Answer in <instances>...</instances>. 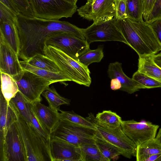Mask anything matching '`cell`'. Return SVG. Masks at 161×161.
<instances>
[{
  "label": "cell",
  "instance_id": "obj_1",
  "mask_svg": "<svg viewBox=\"0 0 161 161\" xmlns=\"http://www.w3.org/2000/svg\"><path fill=\"white\" fill-rule=\"evenodd\" d=\"M15 25L19 40L18 56L24 61L36 54L44 55L45 41L54 33H69L85 40L83 29L67 21L30 17L20 13L16 15Z\"/></svg>",
  "mask_w": 161,
  "mask_h": 161
},
{
  "label": "cell",
  "instance_id": "obj_2",
  "mask_svg": "<svg viewBox=\"0 0 161 161\" xmlns=\"http://www.w3.org/2000/svg\"><path fill=\"white\" fill-rule=\"evenodd\" d=\"M116 22L128 45L139 57L154 55L161 51V44L150 25L128 17L116 19Z\"/></svg>",
  "mask_w": 161,
  "mask_h": 161
},
{
  "label": "cell",
  "instance_id": "obj_3",
  "mask_svg": "<svg viewBox=\"0 0 161 161\" xmlns=\"http://www.w3.org/2000/svg\"><path fill=\"white\" fill-rule=\"evenodd\" d=\"M9 104L15 115V122L24 147L26 161H51L50 142L42 136L31 123L25 121L11 102Z\"/></svg>",
  "mask_w": 161,
  "mask_h": 161
},
{
  "label": "cell",
  "instance_id": "obj_4",
  "mask_svg": "<svg viewBox=\"0 0 161 161\" xmlns=\"http://www.w3.org/2000/svg\"><path fill=\"white\" fill-rule=\"evenodd\" d=\"M43 52L44 55L54 61L72 81L87 87L90 86L92 80L87 67L56 47L45 45Z\"/></svg>",
  "mask_w": 161,
  "mask_h": 161
},
{
  "label": "cell",
  "instance_id": "obj_5",
  "mask_svg": "<svg viewBox=\"0 0 161 161\" xmlns=\"http://www.w3.org/2000/svg\"><path fill=\"white\" fill-rule=\"evenodd\" d=\"M86 118L94 125L97 137L117 148L126 158H130L136 156V145L125 134L121 126L115 129L105 127L98 122L92 113H89Z\"/></svg>",
  "mask_w": 161,
  "mask_h": 161
},
{
  "label": "cell",
  "instance_id": "obj_6",
  "mask_svg": "<svg viewBox=\"0 0 161 161\" xmlns=\"http://www.w3.org/2000/svg\"><path fill=\"white\" fill-rule=\"evenodd\" d=\"M34 17L53 20L72 17L77 11L76 4L65 0H28Z\"/></svg>",
  "mask_w": 161,
  "mask_h": 161
},
{
  "label": "cell",
  "instance_id": "obj_7",
  "mask_svg": "<svg viewBox=\"0 0 161 161\" xmlns=\"http://www.w3.org/2000/svg\"><path fill=\"white\" fill-rule=\"evenodd\" d=\"M96 129L83 127L60 120L50 134L51 138L66 141L77 147L96 143Z\"/></svg>",
  "mask_w": 161,
  "mask_h": 161
},
{
  "label": "cell",
  "instance_id": "obj_8",
  "mask_svg": "<svg viewBox=\"0 0 161 161\" xmlns=\"http://www.w3.org/2000/svg\"><path fill=\"white\" fill-rule=\"evenodd\" d=\"M44 44L56 47L78 61L79 57L90 49V44L86 40L64 32L51 34L47 38Z\"/></svg>",
  "mask_w": 161,
  "mask_h": 161
},
{
  "label": "cell",
  "instance_id": "obj_9",
  "mask_svg": "<svg viewBox=\"0 0 161 161\" xmlns=\"http://www.w3.org/2000/svg\"><path fill=\"white\" fill-rule=\"evenodd\" d=\"M13 77L19 91L31 103L41 102L42 93L52 84L46 79L26 70Z\"/></svg>",
  "mask_w": 161,
  "mask_h": 161
},
{
  "label": "cell",
  "instance_id": "obj_10",
  "mask_svg": "<svg viewBox=\"0 0 161 161\" xmlns=\"http://www.w3.org/2000/svg\"><path fill=\"white\" fill-rule=\"evenodd\" d=\"M83 32L86 40L90 44L95 42L116 41L128 43L119 29L116 19L93 23Z\"/></svg>",
  "mask_w": 161,
  "mask_h": 161
},
{
  "label": "cell",
  "instance_id": "obj_11",
  "mask_svg": "<svg viewBox=\"0 0 161 161\" xmlns=\"http://www.w3.org/2000/svg\"><path fill=\"white\" fill-rule=\"evenodd\" d=\"M77 8L78 14L84 19L96 23L112 19L116 14L115 0H86Z\"/></svg>",
  "mask_w": 161,
  "mask_h": 161
},
{
  "label": "cell",
  "instance_id": "obj_12",
  "mask_svg": "<svg viewBox=\"0 0 161 161\" xmlns=\"http://www.w3.org/2000/svg\"><path fill=\"white\" fill-rule=\"evenodd\" d=\"M0 161H26L23 144L15 121L8 130L2 148Z\"/></svg>",
  "mask_w": 161,
  "mask_h": 161
},
{
  "label": "cell",
  "instance_id": "obj_13",
  "mask_svg": "<svg viewBox=\"0 0 161 161\" xmlns=\"http://www.w3.org/2000/svg\"><path fill=\"white\" fill-rule=\"evenodd\" d=\"M121 127L125 134L137 146L155 138L159 126L149 121L138 122L132 119L122 120Z\"/></svg>",
  "mask_w": 161,
  "mask_h": 161
},
{
  "label": "cell",
  "instance_id": "obj_14",
  "mask_svg": "<svg viewBox=\"0 0 161 161\" xmlns=\"http://www.w3.org/2000/svg\"><path fill=\"white\" fill-rule=\"evenodd\" d=\"M19 56L0 34V71L12 77L23 70Z\"/></svg>",
  "mask_w": 161,
  "mask_h": 161
},
{
  "label": "cell",
  "instance_id": "obj_15",
  "mask_svg": "<svg viewBox=\"0 0 161 161\" xmlns=\"http://www.w3.org/2000/svg\"><path fill=\"white\" fill-rule=\"evenodd\" d=\"M50 148L51 161H80V147L66 141L51 138Z\"/></svg>",
  "mask_w": 161,
  "mask_h": 161
},
{
  "label": "cell",
  "instance_id": "obj_16",
  "mask_svg": "<svg viewBox=\"0 0 161 161\" xmlns=\"http://www.w3.org/2000/svg\"><path fill=\"white\" fill-rule=\"evenodd\" d=\"M31 108L35 116L50 135L60 121L58 112L40 101L30 103Z\"/></svg>",
  "mask_w": 161,
  "mask_h": 161
},
{
  "label": "cell",
  "instance_id": "obj_17",
  "mask_svg": "<svg viewBox=\"0 0 161 161\" xmlns=\"http://www.w3.org/2000/svg\"><path fill=\"white\" fill-rule=\"evenodd\" d=\"M109 78H116L121 83V87L120 90L132 94L145 87L128 77L123 72L122 64L119 62L110 63L107 70Z\"/></svg>",
  "mask_w": 161,
  "mask_h": 161
},
{
  "label": "cell",
  "instance_id": "obj_18",
  "mask_svg": "<svg viewBox=\"0 0 161 161\" xmlns=\"http://www.w3.org/2000/svg\"><path fill=\"white\" fill-rule=\"evenodd\" d=\"M16 121L14 112L1 92L0 95V148H2L8 131Z\"/></svg>",
  "mask_w": 161,
  "mask_h": 161
},
{
  "label": "cell",
  "instance_id": "obj_19",
  "mask_svg": "<svg viewBox=\"0 0 161 161\" xmlns=\"http://www.w3.org/2000/svg\"><path fill=\"white\" fill-rule=\"evenodd\" d=\"M0 34H1L12 48L19 55V40L15 24L10 21L0 22Z\"/></svg>",
  "mask_w": 161,
  "mask_h": 161
},
{
  "label": "cell",
  "instance_id": "obj_20",
  "mask_svg": "<svg viewBox=\"0 0 161 161\" xmlns=\"http://www.w3.org/2000/svg\"><path fill=\"white\" fill-rule=\"evenodd\" d=\"M137 71L161 82V68L154 62L153 55L139 57Z\"/></svg>",
  "mask_w": 161,
  "mask_h": 161
},
{
  "label": "cell",
  "instance_id": "obj_21",
  "mask_svg": "<svg viewBox=\"0 0 161 161\" xmlns=\"http://www.w3.org/2000/svg\"><path fill=\"white\" fill-rule=\"evenodd\" d=\"M19 62L23 70L35 74L48 80L52 83L72 81L69 77L63 73H57L39 68L28 64L25 61L20 60Z\"/></svg>",
  "mask_w": 161,
  "mask_h": 161
},
{
  "label": "cell",
  "instance_id": "obj_22",
  "mask_svg": "<svg viewBox=\"0 0 161 161\" xmlns=\"http://www.w3.org/2000/svg\"><path fill=\"white\" fill-rule=\"evenodd\" d=\"M161 153V143L156 138L149 139L137 146V161H145L150 157Z\"/></svg>",
  "mask_w": 161,
  "mask_h": 161
},
{
  "label": "cell",
  "instance_id": "obj_23",
  "mask_svg": "<svg viewBox=\"0 0 161 161\" xmlns=\"http://www.w3.org/2000/svg\"><path fill=\"white\" fill-rule=\"evenodd\" d=\"M42 95L47 102L49 106L57 112L60 110L61 105L70 104V100L60 96L53 86H49L43 92Z\"/></svg>",
  "mask_w": 161,
  "mask_h": 161
},
{
  "label": "cell",
  "instance_id": "obj_24",
  "mask_svg": "<svg viewBox=\"0 0 161 161\" xmlns=\"http://www.w3.org/2000/svg\"><path fill=\"white\" fill-rule=\"evenodd\" d=\"M25 61L28 64L39 68L53 73H64L54 61L44 55L36 54Z\"/></svg>",
  "mask_w": 161,
  "mask_h": 161
},
{
  "label": "cell",
  "instance_id": "obj_25",
  "mask_svg": "<svg viewBox=\"0 0 161 161\" xmlns=\"http://www.w3.org/2000/svg\"><path fill=\"white\" fill-rule=\"evenodd\" d=\"M0 74L1 92L9 104L11 99L19 91L18 86L12 76L4 73L0 72Z\"/></svg>",
  "mask_w": 161,
  "mask_h": 161
},
{
  "label": "cell",
  "instance_id": "obj_26",
  "mask_svg": "<svg viewBox=\"0 0 161 161\" xmlns=\"http://www.w3.org/2000/svg\"><path fill=\"white\" fill-rule=\"evenodd\" d=\"M79 147L80 161H108L103 155L96 143L86 144Z\"/></svg>",
  "mask_w": 161,
  "mask_h": 161
},
{
  "label": "cell",
  "instance_id": "obj_27",
  "mask_svg": "<svg viewBox=\"0 0 161 161\" xmlns=\"http://www.w3.org/2000/svg\"><path fill=\"white\" fill-rule=\"evenodd\" d=\"M95 117L102 126L111 129H115L121 126V117L115 112L111 110H103L98 113Z\"/></svg>",
  "mask_w": 161,
  "mask_h": 161
},
{
  "label": "cell",
  "instance_id": "obj_28",
  "mask_svg": "<svg viewBox=\"0 0 161 161\" xmlns=\"http://www.w3.org/2000/svg\"><path fill=\"white\" fill-rule=\"evenodd\" d=\"M27 122L31 123L30 103L19 91L10 101Z\"/></svg>",
  "mask_w": 161,
  "mask_h": 161
},
{
  "label": "cell",
  "instance_id": "obj_29",
  "mask_svg": "<svg viewBox=\"0 0 161 161\" xmlns=\"http://www.w3.org/2000/svg\"><path fill=\"white\" fill-rule=\"evenodd\" d=\"M58 115L60 120H65L79 126L95 129L94 125L86 118L75 113L73 111H66L60 110Z\"/></svg>",
  "mask_w": 161,
  "mask_h": 161
},
{
  "label": "cell",
  "instance_id": "obj_30",
  "mask_svg": "<svg viewBox=\"0 0 161 161\" xmlns=\"http://www.w3.org/2000/svg\"><path fill=\"white\" fill-rule=\"evenodd\" d=\"M96 143L103 155L108 160H116L120 155V151L114 146L96 137Z\"/></svg>",
  "mask_w": 161,
  "mask_h": 161
},
{
  "label": "cell",
  "instance_id": "obj_31",
  "mask_svg": "<svg viewBox=\"0 0 161 161\" xmlns=\"http://www.w3.org/2000/svg\"><path fill=\"white\" fill-rule=\"evenodd\" d=\"M103 48V45H100L95 49H89L79 57L78 61L87 67L93 63L100 62L104 56Z\"/></svg>",
  "mask_w": 161,
  "mask_h": 161
},
{
  "label": "cell",
  "instance_id": "obj_32",
  "mask_svg": "<svg viewBox=\"0 0 161 161\" xmlns=\"http://www.w3.org/2000/svg\"><path fill=\"white\" fill-rule=\"evenodd\" d=\"M142 0H126V13L127 17L139 20L142 17Z\"/></svg>",
  "mask_w": 161,
  "mask_h": 161
},
{
  "label": "cell",
  "instance_id": "obj_33",
  "mask_svg": "<svg viewBox=\"0 0 161 161\" xmlns=\"http://www.w3.org/2000/svg\"><path fill=\"white\" fill-rule=\"evenodd\" d=\"M132 79L146 88L161 87V82L137 70L133 74Z\"/></svg>",
  "mask_w": 161,
  "mask_h": 161
},
{
  "label": "cell",
  "instance_id": "obj_34",
  "mask_svg": "<svg viewBox=\"0 0 161 161\" xmlns=\"http://www.w3.org/2000/svg\"><path fill=\"white\" fill-rule=\"evenodd\" d=\"M13 0L17 7L20 13L27 17H34L28 0Z\"/></svg>",
  "mask_w": 161,
  "mask_h": 161
},
{
  "label": "cell",
  "instance_id": "obj_35",
  "mask_svg": "<svg viewBox=\"0 0 161 161\" xmlns=\"http://www.w3.org/2000/svg\"><path fill=\"white\" fill-rule=\"evenodd\" d=\"M16 18L13 12L0 2V22L10 21L15 24Z\"/></svg>",
  "mask_w": 161,
  "mask_h": 161
},
{
  "label": "cell",
  "instance_id": "obj_36",
  "mask_svg": "<svg viewBox=\"0 0 161 161\" xmlns=\"http://www.w3.org/2000/svg\"><path fill=\"white\" fill-rule=\"evenodd\" d=\"M161 19V0H157L153 9L146 21L150 24L154 21Z\"/></svg>",
  "mask_w": 161,
  "mask_h": 161
},
{
  "label": "cell",
  "instance_id": "obj_37",
  "mask_svg": "<svg viewBox=\"0 0 161 161\" xmlns=\"http://www.w3.org/2000/svg\"><path fill=\"white\" fill-rule=\"evenodd\" d=\"M115 3L116 19H119L127 17L126 13V0H116Z\"/></svg>",
  "mask_w": 161,
  "mask_h": 161
},
{
  "label": "cell",
  "instance_id": "obj_38",
  "mask_svg": "<svg viewBox=\"0 0 161 161\" xmlns=\"http://www.w3.org/2000/svg\"><path fill=\"white\" fill-rule=\"evenodd\" d=\"M157 0H142V17L144 21L146 22Z\"/></svg>",
  "mask_w": 161,
  "mask_h": 161
},
{
  "label": "cell",
  "instance_id": "obj_39",
  "mask_svg": "<svg viewBox=\"0 0 161 161\" xmlns=\"http://www.w3.org/2000/svg\"><path fill=\"white\" fill-rule=\"evenodd\" d=\"M150 25L161 44V19L154 21Z\"/></svg>",
  "mask_w": 161,
  "mask_h": 161
},
{
  "label": "cell",
  "instance_id": "obj_40",
  "mask_svg": "<svg viewBox=\"0 0 161 161\" xmlns=\"http://www.w3.org/2000/svg\"><path fill=\"white\" fill-rule=\"evenodd\" d=\"M0 2L11 10L16 15L20 13L18 8L13 0H0Z\"/></svg>",
  "mask_w": 161,
  "mask_h": 161
},
{
  "label": "cell",
  "instance_id": "obj_41",
  "mask_svg": "<svg viewBox=\"0 0 161 161\" xmlns=\"http://www.w3.org/2000/svg\"><path fill=\"white\" fill-rule=\"evenodd\" d=\"M110 87L114 91L120 90L121 87V83L117 78L112 79L111 80Z\"/></svg>",
  "mask_w": 161,
  "mask_h": 161
},
{
  "label": "cell",
  "instance_id": "obj_42",
  "mask_svg": "<svg viewBox=\"0 0 161 161\" xmlns=\"http://www.w3.org/2000/svg\"><path fill=\"white\" fill-rule=\"evenodd\" d=\"M161 161V153L157 154L150 157L145 161Z\"/></svg>",
  "mask_w": 161,
  "mask_h": 161
},
{
  "label": "cell",
  "instance_id": "obj_43",
  "mask_svg": "<svg viewBox=\"0 0 161 161\" xmlns=\"http://www.w3.org/2000/svg\"><path fill=\"white\" fill-rule=\"evenodd\" d=\"M153 60L156 64L161 68V53L153 55Z\"/></svg>",
  "mask_w": 161,
  "mask_h": 161
},
{
  "label": "cell",
  "instance_id": "obj_44",
  "mask_svg": "<svg viewBox=\"0 0 161 161\" xmlns=\"http://www.w3.org/2000/svg\"><path fill=\"white\" fill-rule=\"evenodd\" d=\"M156 138L161 143V128L159 129L158 132L156 136Z\"/></svg>",
  "mask_w": 161,
  "mask_h": 161
},
{
  "label": "cell",
  "instance_id": "obj_45",
  "mask_svg": "<svg viewBox=\"0 0 161 161\" xmlns=\"http://www.w3.org/2000/svg\"><path fill=\"white\" fill-rule=\"evenodd\" d=\"M70 3L74 4H76L78 0H65Z\"/></svg>",
  "mask_w": 161,
  "mask_h": 161
},
{
  "label": "cell",
  "instance_id": "obj_46",
  "mask_svg": "<svg viewBox=\"0 0 161 161\" xmlns=\"http://www.w3.org/2000/svg\"></svg>",
  "mask_w": 161,
  "mask_h": 161
}]
</instances>
